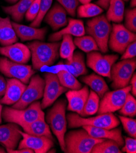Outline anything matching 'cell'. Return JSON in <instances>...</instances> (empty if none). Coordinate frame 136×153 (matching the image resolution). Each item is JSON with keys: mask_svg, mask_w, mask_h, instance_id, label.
I'll use <instances>...</instances> for the list:
<instances>
[{"mask_svg": "<svg viewBox=\"0 0 136 153\" xmlns=\"http://www.w3.org/2000/svg\"><path fill=\"white\" fill-rule=\"evenodd\" d=\"M59 42L45 43L34 41L27 44L31 53L33 69L39 70L53 65L59 56Z\"/></svg>", "mask_w": 136, "mask_h": 153, "instance_id": "cell-1", "label": "cell"}, {"mask_svg": "<svg viewBox=\"0 0 136 153\" xmlns=\"http://www.w3.org/2000/svg\"><path fill=\"white\" fill-rule=\"evenodd\" d=\"M66 108V100H60L55 103L53 108L48 112L46 117L50 127L57 137L60 148L64 152L65 151L64 137L67 131Z\"/></svg>", "mask_w": 136, "mask_h": 153, "instance_id": "cell-2", "label": "cell"}, {"mask_svg": "<svg viewBox=\"0 0 136 153\" xmlns=\"http://www.w3.org/2000/svg\"><path fill=\"white\" fill-rule=\"evenodd\" d=\"M2 117L5 121L17 123L21 126L39 119L45 118V114L41 108V103L34 101L24 109L5 107L2 111Z\"/></svg>", "mask_w": 136, "mask_h": 153, "instance_id": "cell-3", "label": "cell"}, {"mask_svg": "<svg viewBox=\"0 0 136 153\" xmlns=\"http://www.w3.org/2000/svg\"><path fill=\"white\" fill-rule=\"evenodd\" d=\"M104 140L94 138L84 128L71 131L65 135V152L90 153L94 145Z\"/></svg>", "mask_w": 136, "mask_h": 153, "instance_id": "cell-4", "label": "cell"}, {"mask_svg": "<svg viewBox=\"0 0 136 153\" xmlns=\"http://www.w3.org/2000/svg\"><path fill=\"white\" fill-rule=\"evenodd\" d=\"M70 128H80L82 126H91L111 129L120 125V121L112 113L99 114L98 116L90 118H84L79 114L70 113L67 116Z\"/></svg>", "mask_w": 136, "mask_h": 153, "instance_id": "cell-5", "label": "cell"}, {"mask_svg": "<svg viewBox=\"0 0 136 153\" xmlns=\"http://www.w3.org/2000/svg\"><path fill=\"white\" fill-rule=\"evenodd\" d=\"M112 30L110 22L102 15L87 22L86 33L94 38L99 50L103 53L108 51V42Z\"/></svg>", "mask_w": 136, "mask_h": 153, "instance_id": "cell-6", "label": "cell"}, {"mask_svg": "<svg viewBox=\"0 0 136 153\" xmlns=\"http://www.w3.org/2000/svg\"><path fill=\"white\" fill-rule=\"evenodd\" d=\"M135 68V58L123 59L114 64L111 70V87L117 90L128 86Z\"/></svg>", "mask_w": 136, "mask_h": 153, "instance_id": "cell-7", "label": "cell"}, {"mask_svg": "<svg viewBox=\"0 0 136 153\" xmlns=\"http://www.w3.org/2000/svg\"><path fill=\"white\" fill-rule=\"evenodd\" d=\"M45 79L38 74L33 76L20 99L12 108L17 109H26L31 103L42 98L45 88Z\"/></svg>", "mask_w": 136, "mask_h": 153, "instance_id": "cell-8", "label": "cell"}, {"mask_svg": "<svg viewBox=\"0 0 136 153\" xmlns=\"http://www.w3.org/2000/svg\"><path fill=\"white\" fill-rule=\"evenodd\" d=\"M131 89V85H128L122 88L107 91L100 102L98 114L113 113L120 110L123 105Z\"/></svg>", "mask_w": 136, "mask_h": 153, "instance_id": "cell-9", "label": "cell"}, {"mask_svg": "<svg viewBox=\"0 0 136 153\" xmlns=\"http://www.w3.org/2000/svg\"><path fill=\"white\" fill-rule=\"evenodd\" d=\"M135 40V33L131 32L123 25L114 23L109 36L108 45L112 51L122 54L128 46Z\"/></svg>", "mask_w": 136, "mask_h": 153, "instance_id": "cell-10", "label": "cell"}, {"mask_svg": "<svg viewBox=\"0 0 136 153\" xmlns=\"http://www.w3.org/2000/svg\"><path fill=\"white\" fill-rule=\"evenodd\" d=\"M0 72L7 77L17 79L25 84L36 73L31 65L14 62L6 57H0Z\"/></svg>", "mask_w": 136, "mask_h": 153, "instance_id": "cell-11", "label": "cell"}, {"mask_svg": "<svg viewBox=\"0 0 136 153\" xmlns=\"http://www.w3.org/2000/svg\"><path fill=\"white\" fill-rule=\"evenodd\" d=\"M118 59V55H104L98 51L88 53L87 65L97 74L111 79V70Z\"/></svg>", "mask_w": 136, "mask_h": 153, "instance_id": "cell-12", "label": "cell"}, {"mask_svg": "<svg viewBox=\"0 0 136 153\" xmlns=\"http://www.w3.org/2000/svg\"><path fill=\"white\" fill-rule=\"evenodd\" d=\"M44 78L45 85L43 98L41 103L42 109H45L51 105L60 95L68 90L67 88L60 84L56 74L45 73Z\"/></svg>", "mask_w": 136, "mask_h": 153, "instance_id": "cell-13", "label": "cell"}, {"mask_svg": "<svg viewBox=\"0 0 136 153\" xmlns=\"http://www.w3.org/2000/svg\"><path fill=\"white\" fill-rule=\"evenodd\" d=\"M23 139L19 145V149L29 148L36 153H46L54 146L53 139L45 136H34L20 131Z\"/></svg>", "mask_w": 136, "mask_h": 153, "instance_id": "cell-14", "label": "cell"}, {"mask_svg": "<svg viewBox=\"0 0 136 153\" xmlns=\"http://www.w3.org/2000/svg\"><path fill=\"white\" fill-rule=\"evenodd\" d=\"M0 54L7 57L14 62L25 64L29 62L31 53L27 46L20 43L0 47Z\"/></svg>", "mask_w": 136, "mask_h": 153, "instance_id": "cell-15", "label": "cell"}, {"mask_svg": "<svg viewBox=\"0 0 136 153\" xmlns=\"http://www.w3.org/2000/svg\"><path fill=\"white\" fill-rule=\"evenodd\" d=\"M20 131V126L15 123L0 126V143L6 149H15L22 137Z\"/></svg>", "mask_w": 136, "mask_h": 153, "instance_id": "cell-16", "label": "cell"}, {"mask_svg": "<svg viewBox=\"0 0 136 153\" xmlns=\"http://www.w3.org/2000/svg\"><path fill=\"white\" fill-rule=\"evenodd\" d=\"M89 90L87 86L80 90H72L66 94L68 100L67 110L76 112L82 116L84 107L89 95Z\"/></svg>", "mask_w": 136, "mask_h": 153, "instance_id": "cell-17", "label": "cell"}, {"mask_svg": "<svg viewBox=\"0 0 136 153\" xmlns=\"http://www.w3.org/2000/svg\"><path fill=\"white\" fill-rule=\"evenodd\" d=\"M82 128L94 138L114 140L120 147H122L124 145L125 142L122 135V129L120 128L108 129L87 125L82 126Z\"/></svg>", "mask_w": 136, "mask_h": 153, "instance_id": "cell-18", "label": "cell"}, {"mask_svg": "<svg viewBox=\"0 0 136 153\" xmlns=\"http://www.w3.org/2000/svg\"><path fill=\"white\" fill-rule=\"evenodd\" d=\"M26 87V84L17 79H7L6 93L0 100V103L9 105L16 103L20 99Z\"/></svg>", "mask_w": 136, "mask_h": 153, "instance_id": "cell-19", "label": "cell"}, {"mask_svg": "<svg viewBox=\"0 0 136 153\" xmlns=\"http://www.w3.org/2000/svg\"><path fill=\"white\" fill-rule=\"evenodd\" d=\"M12 25L17 37L23 42L33 40H43L45 39L47 33V27L38 29L15 22L12 23Z\"/></svg>", "mask_w": 136, "mask_h": 153, "instance_id": "cell-20", "label": "cell"}, {"mask_svg": "<svg viewBox=\"0 0 136 153\" xmlns=\"http://www.w3.org/2000/svg\"><path fill=\"white\" fill-rule=\"evenodd\" d=\"M68 25L66 27L56 33L52 34L49 37V41L56 42L62 39V36L70 35L77 37H81L85 35V29L82 21L73 19H69Z\"/></svg>", "mask_w": 136, "mask_h": 153, "instance_id": "cell-21", "label": "cell"}, {"mask_svg": "<svg viewBox=\"0 0 136 153\" xmlns=\"http://www.w3.org/2000/svg\"><path fill=\"white\" fill-rule=\"evenodd\" d=\"M44 21L54 30H57L67 25V12L61 5L56 3L47 13Z\"/></svg>", "mask_w": 136, "mask_h": 153, "instance_id": "cell-22", "label": "cell"}, {"mask_svg": "<svg viewBox=\"0 0 136 153\" xmlns=\"http://www.w3.org/2000/svg\"><path fill=\"white\" fill-rule=\"evenodd\" d=\"M18 37L9 17H0V44L3 47L16 43Z\"/></svg>", "mask_w": 136, "mask_h": 153, "instance_id": "cell-23", "label": "cell"}, {"mask_svg": "<svg viewBox=\"0 0 136 153\" xmlns=\"http://www.w3.org/2000/svg\"><path fill=\"white\" fill-rule=\"evenodd\" d=\"M25 132L34 136H45L53 139L48 125L45 121V118L39 119L31 123L22 125Z\"/></svg>", "mask_w": 136, "mask_h": 153, "instance_id": "cell-24", "label": "cell"}, {"mask_svg": "<svg viewBox=\"0 0 136 153\" xmlns=\"http://www.w3.org/2000/svg\"><path fill=\"white\" fill-rule=\"evenodd\" d=\"M34 0H20L17 4L11 6L3 7V10L10 15L17 23L22 22L25 15Z\"/></svg>", "mask_w": 136, "mask_h": 153, "instance_id": "cell-25", "label": "cell"}, {"mask_svg": "<svg viewBox=\"0 0 136 153\" xmlns=\"http://www.w3.org/2000/svg\"><path fill=\"white\" fill-rule=\"evenodd\" d=\"M81 80L84 83L90 86L100 98H102L103 95L109 90L104 79L100 76L96 74L92 73L90 75L84 76L81 78Z\"/></svg>", "mask_w": 136, "mask_h": 153, "instance_id": "cell-26", "label": "cell"}, {"mask_svg": "<svg viewBox=\"0 0 136 153\" xmlns=\"http://www.w3.org/2000/svg\"><path fill=\"white\" fill-rule=\"evenodd\" d=\"M106 17L109 22L115 23L122 22L125 14V3L123 0H110Z\"/></svg>", "mask_w": 136, "mask_h": 153, "instance_id": "cell-27", "label": "cell"}, {"mask_svg": "<svg viewBox=\"0 0 136 153\" xmlns=\"http://www.w3.org/2000/svg\"><path fill=\"white\" fill-rule=\"evenodd\" d=\"M62 42L59 48V54L62 58L67 60V64L68 65L71 62L76 47L71 36L65 35L62 36Z\"/></svg>", "mask_w": 136, "mask_h": 153, "instance_id": "cell-28", "label": "cell"}, {"mask_svg": "<svg viewBox=\"0 0 136 153\" xmlns=\"http://www.w3.org/2000/svg\"><path fill=\"white\" fill-rule=\"evenodd\" d=\"M59 82L62 86L71 90H80L82 84L75 76L66 70H60L57 74Z\"/></svg>", "mask_w": 136, "mask_h": 153, "instance_id": "cell-29", "label": "cell"}, {"mask_svg": "<svg viewBox=\"0 0 136 153\" xmlns=\"http://www.w3.org/2000/svg\"><path fill=\"white\" fill-rule=\"evenodd\" d=\"M74 43L75 46H77L80 50L85 53L100 50L95 40L90 36L77 37L74 39Z\"/></svg>", "mask_w": 136, "mask_h": 153, "instance_id": "cell-30", "label": "cell"}, {"mask_svg": "<svg viewBox=\"0 0 136 153\" xmlns=\"http://www.w3.org/2000/svg\"><path fill=\"white\" fill-rule=\"evenodd\" d=\"M68 65L73 67L74 70L73 75L75 77L84 75L87 73L85 67L84 56L80 51H76L73 53L71 62Z\"/></svg>", "mask_w": 136, "mask_h": 153, "instance_id": "cell-31", "label": "cell"}, {"mask_svg": "<svg viewBox=\"0 0 136 153\" xmlns=\"http://www.w3.org/2000/svg\"><path fill=\"white\" fill-rule=\"evenodd\" d=\"M92 153H122L120 146L116 142L112 140L106 139L97 143L91 150Z\"/></svg>", "mask_w": 136, "mask_h": 153, "instance_id": "cell-32", "label": "cell"}, {"mask_svg": "<svg viewBox=\"0 0 136 153\" xmlns=\"http://www.w3.org/2000/svg\"><path fill=\"white\" fill-rule=\"evenodd\" d=\"M100 105V97L95 92L91 90L84 107L82 116V117L88 115H92L97 113Z\"/></svg>", "mask_w": 136, "mask_h": 153, "instance_id": "cell-33", "label": "cell"}, {"mask_svg": "<svg viewBox=\"0 0 136 153\" xmlns=\"http://www.w3.org/2000/svg\"><path fill=\"white\" fill-rule=\"evenodd\" d=\"M103 9L95 4L88 3L80 6L77 9L78 17L80 18L95 17L102 13Z\"/></svg>", "mask_w": 136, "mask_h": 153, "instance_id": "cell-34", "label": "cell"}, {"mask_svg": "<svg viewBox=\"0 0 136 153\" xmlns=\"http://www.w3.org/2000/svg\"><path fill=\"white\" fill-rule=\"evenodd\" d=\"M119 113L125 116L134 117L136 115V100L135 98L129 93L126 101L119 111Z\"/></svg>", "mask_w": 136, "mask_h": 153, "instance_id": "cell-35", "label": "cell"}, {"mask_svg": "<svg viewBox=\"0 0 136 153\" xmlns=\"http://www.w3.org/2000/svg\"><path fill=\"white\" fill-rule=\"evenodd\" d=\"M52 2L53 0H41L39 14L36 19L32 22L30 26L34 27H40L42 20L51 6Z\"/></svg>", "mask_w": 136, "mask_h": 153, "instance_id": "cell-36", "label": "cell"}, {"mask_svg": "<svg viewBox=\"0 0 136 153\" xmlns=\"http://www.w3.org/2000/svg\"><path fill=\"white\" fill-rule=\"evenodd\" d=\"M125 27L134 33L136 31V9L135 7L127 9L124 14Z\"/></svg>", "mask_w": 136, "mask_h": 153, "instance_id": "cell-37", "label": "cell"}, {"mask_svg": "<svg viewBox=\"0 0 136 153\" xmlns=\"http://www.w3.org/2000/svg\"><path fill=\"white\" fill-rule=\"evenodd\" d=\"M125 131L133 138L136 137V120L123 116H119Z\"/></svg>", "mask_w": 136, "mask_h": 153, "instance_id": "cell-38", "label": "cell"}, {"mask_svg": "<svg viewBox=\"0 0 136 153\" xmlns=\"http://www.w3.org/2000/svg\"><path fill=\"white\" fill-rule=\"evenodd\" d=\"M68 13L73 17L76 15L77 7L79 5L78 0H57Z\"/></svg>", "mask_w": 136, "mask_h": 153, "instance_id": "cell-39", "label": "cell"}, {"mask_svg": "<svg viewBox=\"0 0 136 153\" xmlns=\"http://www.w3.org/2000/svg\"><path fill=\"white\" fill-rule=\"evenodd\" d=\"M41 0H34L25 14V19L27 22L34 21L39 14Z\"/></svg>", "mask_w": 136, "mask_h": 153, "instance_id": "cell-40", "label": "cell"}, {"mask_svg": "<svg viewBox=\"0 0 136 153\" xmlns=\"http://www.w3.org/2000/svg\"><path fill=\"white\" fill-rule=\"evenodd\" d=\"M125 145L122 146V152H126L127 153H135L136 152V140L135 138H130V137H125Z\"/></svg>", "mask_w": 136, "mask_h": 153, "instance_id": "cell-41", "label": "cell"}, {"mask_svg": "<svg viewBox=\"0 0 136 153\" xmlns=\"http://www.w3.org/2000/svg\"><path fill=\"white\" fill-rule=\"evenodd\" d=\"M136 56V42L135 41L131 43L122 54L121 59H129L135 58Z\"/></svg>", "mask_w": 136, "mask_h": 153, "instance_id": "cell-42", "label": "cell"}, {"mask_svg": "<svg viewBox=\"0 0 136 153\" xmlns=\"http://www.w3.org/2000/svg\"><path fill=\"white\" fill-rule=\"evenodd\" d=\"M7 82L1 75H0V97L4 96L6 90Z\"/></svg>", "mask_w": 136, "mask_h": 153, "instance_id": "cell-43", "label": "cell"}, {"mask_svg": "<svg viewBox=\"0 0 136 153\" xmlns=\"http://www.w3.org/2000/svg\"><path fill=\"white\" fill-rule=\"evenodd\" d=\"M131 84V91L132 95L134 97L136 95V74L135 73H134L132 76V78L129 81Z\"/></svg>", "mask_w": 136, "mask_h": 153, "instance_id": "cell-44", "label": "cell"}, {"mask_svg": "<svg viewBox=\"0 0 136 153\" xmlns=\"http://www.w3.org/2000/svg\"><path fill=\"white\" fill-rule=\"evenodd\" d=\"M7 152L9 153H34V151L29 148H23V149H19L16 150L15 149H6Z\"/></svg>", "mask_w": 136, "mask_h": 153, "instance_id": "cell-45", "label": "cell"}, {"mask_svg": "<svg viewBox=\"0 0 136 153\" xmlns=\"http://www.w3.org/2000/svg\"><path fill=\"white\" fill-rule=\"evenodd\" d=\"M110 0H98L97 4L104 9H108Z\"/></svg>", "mask_w": 136, "mask_h": 153, "instance_id": "cell-46", "label": "cell"}, {"mask_svg": "<svg viewBox=\"0 0 136 153\" xmlns=\"http://www.w3.org/2000/svg\"><path fill=\"white\" fill-rule=\"evenodd\" d=\"M78 1L80 3H81L82 4H85L90 3L92 0H78Z\"/></svg>", "mask_w": 136, "mask_h": 153, "instance_id": "cell-47", "label": "cell"}, {"mask_svg": "<svg viewBox=\"0 0 136 153\" xmlns=\"http://www.w3.org/2000/svg\"><path fill=\"white\" fill-rule=\"evenodd\" d=\"M2 111H3V106L0 103V124L2 122Z\"/></svg>", "mask_w": 136, "mask_h": 153, "instance_id": "cell-48", "label": "cell"}, {"mask_svg": "<svg viewBox=\"0 0 136 153\" xmlns=\"http://www.w3.org/2000/svg\"><path fill=\"white\" fill-rule=\"evenodd\" d=\"M130 6L132 8H134L136 6V0H131Z\"/></svg>", "mask_w": 136, "mask_h": 153, "instance_id": "cell-49", "label": "cell"}, {"mask_svg": "<svg viewBox=\"0 0 136 153\" xmlns=\"http://www.w3.org/2000/svg\"><path fill=\"white\" fill-rule=\"evenodd\" d=\"M6 1L10 3H14L17 2L18 1H19V0H6Z\"/></svg>", "mask_w": 136, "mask_h": 153, "instance_id": "cell-50", "label": "cell"}, {"mask_svg": "<svg viewBox=\"0 0 136 153\" xmlns=\"http://www.w3.org/2000/svg\"><path fill=\"white\" fill-rule=\"evenodd\" d=\"M5 152H6L4 150V149L3 148L0 146V153H5Z\"/></svg>", "mask_w": 136, "mask_h": 153, "instance_id": "cell-51", "label": "cell"}, {"mask_svg": "<svg viewBox=\"0 0 136 153\" xmlns=\"http://www.w3.org/2000/svg\"><path fill=\"white\" fill-rule=\"evenodd\" d=\"M123 1H129V0H123Z\"/></svg>", "mask_w": 136, "mask_h": 153, "instance_id": "cell-52", "label": "cell"}]
</instances>
